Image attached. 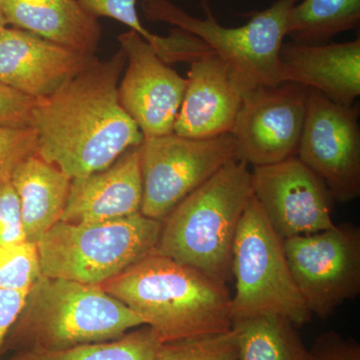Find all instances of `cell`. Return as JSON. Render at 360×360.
I'll return each mask as SVG.
<instances>
[{
    "label": "cell",
    "mask_w": 360,
    "mask_h": 360,
    "mask_svg": "<svg viewBox=\"0 0 360 360\" xmlns=\"http://www.w3.org/2000/svg\"><path fill=\"white\" fill-rule=\"evenodd\" d=\"M252 195L248 165L229 161L162 220L155 252L226 283L234 236Z\"/></svg>",
    "instance_id": "obj_4"
},
{
    "label": "cell",
    "mask_w": 360,
    "mask_h": 360,
    "mask_svg": "<svg viewBox=\"0 0 360 360\" xmlns=\"http://www.w3.org/2000/svg\"><path fill=\"white\" fill-rule=\"evenodd\" d=\"M161 227V220L141 212L105 221H59L37 243L42 276L101 285L155 252Z\"/></svg>",
    "instance_id": "obj_6"
},
{
    "label": "cell",
    "mask_w": 360,
    "mask_h": 360,
    "mask_svg": "<svg viewBox=\"0 0 360 360\" xmlns=\"http://www.w3.org/2000/svg\"><path fill=\"white\" fill-rule=\"evenodd\" d=\"M239 360H307L295 326L278 315H258L233 321Z\"/></svg>",
    "instance_id": "obj_20"
},
{
    "label": "cell",
    "mask_w": 360,
    "mask_h": 360,
    "mask_svg": "<svg viewBox=\"0 0 360 360\" xmlns=\"http://www.w3.org/2000/svg\"><path fill=\"white\" fill-rule=\"evenodd\" d=\"M141 146L127 149L110 167L75 177L60 221H105L141 212Z\"/></svg>",
    "instance_id": "obj_16"
},
{
    "label": "cell",
    "mask_w": 360,
    "mask_h": 360,
    "mask_svg": "<svg viewBox=\"0 0 360 360\" xmlns=\"http://www.w3.org/2000/svg\"><path fill=\"white\" fill-rule=\"evenodd\" d=\"M41 276L37 243L23 240L0 246V290L28 292Z\"/></svg>",
    "instance_id": "obj_24"
},
{
    "label": "cell",
    "mask_w": 360,
    "mask_h": 360,
    "mask_svg": "<svg viewBox=\"0 0 360 360\" xmlns=\"http://www.w3.org/2000/svg\"><path fill=\"white\" fill-rule=\"evenodd\" d=\"M174 132L191 139L231 134L243 90L231 66L210 49L191 63Z\"/></svg>",
    "instance_id": "obj_14"
},
{
    "label": "cell",
    "mask_w": 360,
    "mask_h": 360,
    "mask_svg": "<svg viewBox=\"0 0 360 360\" xmlns=\"http://www.w3.org/2000/svg\"><path fill=\"white\" fill-rule=\"evenodd\" d=\"M27 291L0 290V356L9 329L25 304Z\"/></svg>",
    "instance_id": "obj_30"
},
{
    "label": "cell",
    "mask_w": 360,
    "mask_h": 360,
    "mask_svg": "<svg viewBox=\"0 0 360 360\" xmlns=\"http://www.w3.org/2000/svg\"><path fill=\"white\" fill-rule=\"evenodd\" d=\"M26 240L20 200L11 181L0 184V246Z\"/></svg>",
    "instance_id": "obj_27"
},
{
    "label": "cell",
    "mask_w": 360,
    "mask_h": 360,
    "mask_svg": "<svg viewBox=\"0 0 360 360\" xmlns=\"http://www.w3.org/2000/svg\"><path fill=\"white\" fill-rule=\"evenodd\" d=\"M0 360H1V359H0Z\"/></svg>",
    "instance_id": "obj_32"
},
{
    "label": "cell",
    "mask_w": 360,
    "mask_h": 360,
    "mask_svg": "<svg viewBox=\"0 0 360 360\" xmlns=\"http://www.w3.org/2000/svg\"><path fill=\"white\" fill-rule=\"evenodd\" d=\"M251 184L265 217L283 240L335 227L328 187L297 156L253 167Z\"/></svg>",
    "instance_id": "obj_12"
},
{
    "label": "cell",
    "mask_w": 360,
    "mask_h": 360,
    "mask_svg": "<svg viewBox=\"0 0 360 360\" xmlns=\"http://www.w3.org/2000/svg\"><path fill=\"white\" fill-rule=\"evenodd\" d=\"M7 21L6 15H4V9H2L1 0H0V32L6 28Z\"/></svg>",
    "instance_id": "obj_31"
},
{
    "label": "cell",
    "mask_w": 360,
    "mask_h": 360,
    "mask_svg": "<svg viewBox=\"0 0 360 360\" xmlns=\"http://www.w3.org/2000/svg\"><path fill=\"white\" fill-rule=\"evenodd\" d=\"M231 269L236 293L231 298L233 321L258 315H278L295 326L309 323L312 314L291 276L283 239L252 195L239 220Z\"/></svg>",
    "instance_id": "obj_7"
},
{
    "label": "cell",
    "mask_w": 360,
    "mask_h": 360,
    "mask_svg": "<svg viewBox=\"0 0 360 360\" xmlns=\"http://www.w3.org/2000/svg\"><path fill=\"white\" fill-rule=\"evenodd\" d=\"M302 85H264L245 92L231 135L236 158L253 167L296 156L309 104Z\"/></svg>",
    "instance_id": "obj_11"
},
{
    "label": "cell",
    "mask_w": 360,
    "mask_h": 360,
    "mask_svg": "<svg viewBox=\"0 0 360 360\" xmlns=\"http://www.w3.org/2000/svg\"><path fill=\"white\" fill-rule=\"evenodd\" d=\"M127 66L118 85L123 110L144 137L172 134L186 92V78L161 60L151 45L129 30L118 37Z\"/></svg>",
    "instance_id": "obj_13"
},
{
    "label": "cell",
    "mask_w": 360,
    "mask_h": 360,
    "mask_svg": "<svg viewBox=\"0 0 360 360\" xmlns=\"http://www.w3.org/2000/svg\"><path fill=\"white\" fill-rule=\"evenodd\" d=\"M300 0H276L251 14L245 25H220L207 0H200L205 18H194L170 0H143L150 21L165 22L198 37L231 66L243 94L258 86L283 84L281 51L293 7Z\"/></svg>",
    "instance_id": "obj_5"
},
{
    "label": "cell",
    "mask_w": 360,
    "mask_h": 360,
    "mask_svg": "<svg viewBox=\"0 0 360 360\" xmlns=\"http://www.w3.org/2000/svg\"><path fill=\"white\" fill-rule=\"evenodd\" d=\"M298 160L328 187L333 200L360 195L359 106L340 105L309 89Z\"/></svg>",
    "instance_id": "obj_10"
},
{
    "label": "cell",
    "mask_w": 360,
    "mask_h": 360,
    "mask_svg": "<svg viewBox=\"0 0 360 360\" xmlns=\"http://www.w3.org/2000/svg\"><path fill=\"white\" fill-rule=\"evenodd\" d=\"M125 66L120 49L35 99L30 127L37 130L40 158L75 179L110 167L127 149L141 146L143 134L118 99Z\"/></svg>",
    "instance_id": "obj_1"
},
{
    "label": "cell",
    "mask_w": 360,
    "mask_h": 360,
    "mask_svg": "<svg viewBox=\"0 0 360 360\" xmlns=\"http://www.w3.org/2000/svg\"><path fill=\"white\" fill-rule=\"evenodd\" d=\"M142 326L139 315L101 286L41 276L28 291L1 355L103 342Z\"/></svg>",
    "instance_id": "obj_3"
},
{
    "label": "cell",
    "mask_w": 360,
    "mask_h": 360,
    "mask_svg": "<svg viewBox=\"0 0 360 360\" xmlns=\"http://www.w3.org/2000/svg\"><path fill=\"white\" fill-rule=\"evenodd\" d=\"M35 99L0 84V127H30Z\"/></svg>",
    "instance_id": "obj_29"
},
{
    "label": "cell",
    "mask_w": 360,
    "mask_h": 360,
    "mask_svg": "<svg viewBox=\"0 0 360 360\" xmlns=\"http://www.w3.org/2000/svg\"><path fill=\"white\" fill-rule=\"evenodd\" d=\"M359 22L360 0H302L291 11L286 37L300 44H326Z\"/></svg>",
    "instance_id": "obj_21"
},
{
    "label": "cell",
    "mask_w": 360,
    "mask_h": 360,
    "mask_svg": "<svg viewBox=\"0 0 360 360\" xmlns=\"http://www.w3.org/2000/svg\"><path fill=\"white\" fill-rule=\"evenodd\" d=\"M160 342L148 326L122 338L89 343L59 352H23L6 360H156Z\"/></svg>",
    "instance_id": "obj_22"
},
{
    "label": "cell",
    "mask_w": 360,
    "mask_h": 360,
    "mask_svg": "<svg viewBox=\"0 0 360 360\" xmlns=\"http://www.w3.org/2000/svg\"><path fill=\"white\" fill-rule=\"evenodd\" d=\"M97 18L104 16L120 21L130 30L139 33L153 47L158 58L165 63H182L186 53L184 35L172 30L167 37H160L148 32L139 20L136 11L137 0H78Z\"/></svg>",
    "instance_id": "obj_23"
},
{
    "label": "cell",
    "mask_w": 360,
    "mask_h": 360,
    "mask_svg": "<svg viewBox=\"0 0 360 360\" xmlns=\"http://www.w3.org/2000/svg\"><path fill=\"white\" fill-rule=\"evenodd\" d=\"M291 276L312 315L328 319L360 293V229L335 225L283 240Z\"/></svg>",
    "instance_id": "obj_9"
},
{
    "label": "cell",
    "mask_w": 360,
    "mask_h": 360,
    "mask_svg": "<svg viewBox=\"0 0 360 360\" xmlns=\"http://www.w3.org/2000/svg\"><path fill=\"white\" fill-rule=\"evenodd\" d=\"M283 82L302 85L340 105L360 96V39L307 44L290 42L281 51Z\"/></svg>",
    "instance_id": "obj_17"
},
{
    "label": "cell",
    "mask_w": 360,
    "mask_h": 360,
    "mask_svg": "<svg viewBox=\"0 0 360 360\" xmlns=\"http://www.w3.org/2000/svg\"><path fill=\"white\" fill-rule=\"evenodd\" d=\"M96 58L20 28L0 32V84L34 99L49 96Z\"/></svg>",
    "instance_id": "obj_15"
},
{
    "label": "cell",
    "mask_w": 360,
    "mask_h": 360,
    "mask_svg": "<svg viewBox=\"0 0 360 360\" xmlns=\"http://www.w3.org/2000/svg\"><path fill=\"white\" fill-rule=\"evenodd\" d=\"M156 360H239L236 331L161 345Z\"/></svg>",
    "instance_id": "obj_25"
},
{
    "label": "cell",
    "mask_w": 360,
    "mask_h": 360,
    "mask_svg": "<svg viewBox=\"0 0 360 360\" xmlns=\"http://www.w3.org/2000/svg\"><path fill=\"white\" fill-rule=\"evenodd\" d=\"M37 153V130L32 127H0V184L11 181L22 161Z\"/></svg>",
    "instance_id": "obj_26"
},
{
    "label": "cell",
    "mask_w": 360,
    "mask_h": 360,
    "mask_svg": "<svg viewBox=\"0 0 360 360\" xmlns=\"http://www.w3.org/2000/svg\"><path fill=\"white\" fill-rule=\"evenodd\" d=\"M7 25L94 56L101 39L98 18L78 0H1Z\"/></svg>",
    "instance_id": "obj_18"
},
{
    "label": "cell",
    "mask_w": 360,
    "mask_h": 360,
    "mask_svg": "<svg viewBox=\"0 0 360 360\" xmlns=\"http://www.w3.org/2000/svg\"><path fill=\"white\" fill-rule=\"evenodd\" d=\"M98 286L139 315L160 345L222 335L233 326L226 283L156 252Z\"/></svg>",
    "instance_id": "obj_2"
},
{
    "label": "cell",
    "mask_w": 360,
    "mask_h": 360,
    "mask_svg": "<svg viewBox=\"0 0 360 360\" xmlns=\"http://www.w3.org/2000/svg\"><path fill=\"white\" fill-rule=\"evenodd\" d=\"M72 179L39 155L22 161L11 182L20 200L26 240L39 243L60 221Z\"/></svg>",
    "instance_id": "obj_19"
},
{
    "label": "cell",
    "mask_w": 360,
    "mask_h": 360,
    "mask_svg": "<svg viewBox=\"0 0 360 360\" xmlns=\"http://www.w3.org/2000/svg\"><path fill=\"white\" fill-rule=\"evenodd\" d=\"M141 213L161 220L220 168L236 158L231 134L191 139L174 132L141 144Z\"/></svg>",
    "instance_id": "obj_8"
},
{
    "label": "cell",
    "mask_w": 360,
    "mask_h": 360,
    "mask_svg": "<svg viewBox=\"0 0 360 360\" xmlns=\"http://www.w3.org/2000/svg\"><path fill=\"white\" fill-rule=\"evenodd\" d=\"M307 360H360V345L354 338L328 331L315 338L307 350Z\"/></svg>",
    "instance_id": "obj_28"
}]
</instances>
